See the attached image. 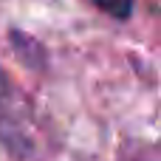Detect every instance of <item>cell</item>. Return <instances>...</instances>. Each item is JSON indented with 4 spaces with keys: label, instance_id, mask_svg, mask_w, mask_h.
<instances>
[{
    "label": "cell",
    "instance_id": "cell-2",
    "mask_svg": "<svg viewBox=\"0 0 161 161\" xmlns=\"http://www.w3.org/2000/svg\"><path fill=\"white\" fill-rule=\"evenodd\" d=\"M96 8H102L105 14L116 17V20H127L133 11V0H91Z\"/></svg>",
    "mask_w": 161,
    "mask_h": 161
},
{
    "label": "cell",
    "instance_id": "cell-1",
    "mask_svg": "<svg viewBox=\"0 0 161 161\" xmlns=\"http://www.w3.org/2000/svg\"><path fill=\"white\" fill-rule=\"evenodd\" d=\"M20 119H23V105L11 91L6 74H0V136H8L14 127H20Z\"/></svg>",
    "mask_w": 161,
    "mask_h": 161
}]
</instances>
